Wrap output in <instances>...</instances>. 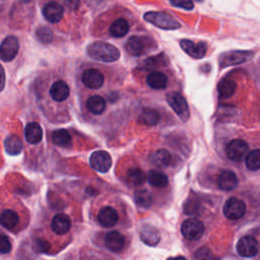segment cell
<instances>
[{
	"label": "cell",
	"mask_w": 260,
	"mask_h": 260,
	"mask_svg": "<svg viewBox=\"0 0 260 260\" xmlns=\"http://www.w3.org/2000/svg\"><path fill=\"white\" fill-rule=\"evenodd\" d=\"M196 1H198V2H199V1H202V0H196Z\"/></svg>",
	"instance_id": "cell-44"
},
{
	"label": "cell",
	"mask_w": 260,
	"mask_h": 260,
	"mask_svg": "<svg viewBox=\"0 0 260 260\" xmlns=\"http://www.w3.org/2000/svg\"><path fill=\"white\" fill-rule=\"evenodd\" d=\"M253 52L251 51H232L225 53L220 58V66L226 67L231 65H237L244 63L253 57Z\"/></svg>",
	"instance_id": "cell-11"
},
{
	"label": "cell",
	"mask_w": 260,
	"mask_h": 260,
	"mask_svg": "<svg viewBox=\"0 0 260 260\" xmlns=\"http://www.w3.org/2000/svg\"><path fill=\"white\" fill-rule=\"evenodd\" d=\"M140 238L141 240L149 245V246H154L156 245L159 240H160V236L159 233L156 229H154L151 225H143L140 230Z\"/></svg>",
	"instance_id": "cell-22"
},
{
	"label": "cell",
	"mask_w": 260,
	"mask_h": 260,
	"mask_svg": "<svg viewBox=\"0 0 260 260\" xmlns=\"http://www.w3.org/2000/svg\"><path fill=\"white\" fill-rule=\"evenodd\" d=\"M146 83L149 87L153 89H162L167 86L168 77L165 73L160 71H154L147 75Z\"/></svg>",
	"instance_id": "cell-23"
},
{
	"label": "cell",
	"mask_w": 260,
	"mask_h": 260,
	"mask_svg": "<svg viewBox=\"0 0 260 260\" xmlns=\"http://www.w3.org/2000/svg\"><path fill=\"white\" fill-rule=\"evenodd\" d=\"M36 36L38 38V40L43 43V44H49L52 42L53 40V32L52 30L47 27V26H42V27H39L36 31Z\"/></svg>",
	"instance_id": "cell-35"
},
{
	"label": "cell",
	"mask_w": 260,
	"mask_h": 260,
	"mask_svg": "<svg viewBox=\"0 0 260 260\" xmlns=\"http://www.w3.org/2000/svg\"><path fill=\"white\" fill-rule=\"evenodd\" d=\"M43 15L48 21L56 23L62 19L64 15V8L57 2H50L43 7Z\"/></svg>",
	"instance_id": "cell-14"
},
{
	"label": "cell",
	"mask_w": 260,
	"mask_h": 260,
	"mask_svg": "<svg viewBox=\"0 0 260 260\" xmlns=\"http://www.w3.org/2000/svg\"><path fill=\"white\" fill-rule=\"evenodd\" d=\"M25 140L30 144L39 143L43 138V130L39 123L29 122L24 127Z\"/></svg>",
	"instance_id": "cell-19"
},
{
	"label": "cell",
	"mask_w": 260,
	"mask_h": 260,
	"mask_svg": "<svg viewBox=\"0 0 260 260\" xmlns=\"http://www.w3.org/2000/svg\"><path fill=\"white\" fill-rule=\"evenodd\" d=\"M4 146L6 152L10 155L19 154L22 150V142L20 138L15 134H11L6 137L4 141Z\"/></svg>",
	"instance_id": "cell-29"
},
{
	"label": "cell",
	"mask_w": 260,
	"mask_h": 260,
	"mask_svg": "<svg viewBox=\"0 0 260 260\" xmlns=\"http://www.w3.org/2000/svg\"><path fill=\"white\" fill-rule=\"evenodd\" d=\"M130 28V24L127 19L120 17L114 20L109 28V32L113 38H123L125 37Z\"/></svg>",
	"instance_id": "cell-21"
},
{
	"label": "cell",
	"mask_w": 260,
	"mask_h": 260,
	"mask_svg": "<svg viewBox=\"0 0 260 260\" xmlns=\"http://www.w3.org/2000/svg\"><path fill=\"white\" fill-rule=\"evenodd\" d=\"M69 86L68 84L63 81V80H58L56 82H54L49 90V94L50 96L56 101V102H63L65 100H67V98L69 96Z\"/></svg>",
	"instance_id": "cell-18"
},
{
	"label": "cell",
	"mask_w": 260,
	"mask_h": 260,
	"mask_svg": "<svg viewBox=\"0 0 260 260\" xmlns=\"http://www.w3.org/2000/svg\"><path fill=\"white\" fill-rule=\"evenodd\" d=\"M90 167L100 173H107L112 166V157L105 150H96L89 157Z\"/></svg>",
	"instance_id": "cell-9"
},
{
	"label": "cell",
	"mask_w": 260,
	"mask_h": 260,
	"mask_svg": "<svg viewBox=\"0 0 260 260\" xmlns=\"http://www.w3.org/2000/svg\"><path fill=\"white\" fill-rule=\"evenodd\" d=\"M180 47L194 59H201L207 53V44L205 42L194 43L193 41L184 39L180 41Z\"/></svg>",
	"instance_id": "cell-10"
},
{
	"label": "cell",
	"mask_w": 260,
	"mask_h": 260,
	"mask_svg": "<svg viewBox=\"0 0 260 260\" xmlns=\"http://www.w3.org/2000/svg\"><path fill=\"white\" fill-rule=\"evenodd\" d=\"M19 49V43L16 37H6L0 45V59L4 62L12 61L17 55Z\"/></svg>",
	"instance_id": "cell-8"
},
{
	"label": "cell",
	"mask_w": 260,
	"mask_h": 260,
	"mask_svg": "<svg viewBox=\"0 0 260 260\" xmlns=\"http://www.w3.org/2000/svg\"><path fill=\"white\" fill-rule=\"evenodd\" d=\"M125 49L129 55L133 57H139L142 54H144L145 45L140 37L131 36L125 44Z\"/></svg>",
	"instance_id": "cell-20"
},
{
	"label": "cell",
	"mask_w": 260,
	"mask_h": 260,
	"mask_svg": "<svg viewBox=\"0 0 260 260\" xmlns=\"http://www.w3.org/2000/svg\"><path fill=\"white\" fill-rule=\"evenodd\" d=\"M125 244V239L122 234L117 231H112L108 233L105 237V246L108 250L114 253L120 252Z\"/></svg>",
	"instance_id": "cell-16"
},
{
	"label": "cell",
	"mask_w": 260,
	"mask_h": 260,
	"mask_svg": "<svg viewBox=\"0 0 260 260\" xmlns=\"http://www.w3.org/2000/svg\"><path fill=\"white\" fill-rule=\"evenodd\" d=\"M147 181L148 183L156 188H166L169 184V179L168 176L156 170H151L147 174Z\"/></svg>",
	"instance_id": "cell-28"
},
{
	"label": "cell",
	"mask_w": 260,
	"mask_h": 260,
	"mask_svg": "<svg viewBox=\"0 0 260 260\" xmlns=\"http://www.w3.org/2000/svg\"><path fill=\"white\" fill-rule=\"evenodd\" d=\"M248 143L245 140L239 138L230 141L225 147V153L228 157L233 161H241L248 154Z\"/></svg>",
	"instance_id": "cell-6"
},
{
	"label": "cell",
	"mask_w": 260,
	"mask_h": 260,
	"mask_svg": "<svg viewBox=\"0 0 260 260\" xmlns=\"http://www.w3.org/2000/svg\"><path fill=\"white\" fill-rule=\"evenodd\" d=\"M147 180V175L139 168H131L126 173V181L130 186H140Z\"/></svg>",
	"instance_id": "cell-25"
},
{
	"label": "cell",
	"mask_w": 260,
	"mask_h": 260,
	"mask_svg": "<svg viewBox=\"0 0 260 260\" xmlns=\"http://www.w3.org/2000/svg\"><path fill=\"white\" fill-rule=\"evenodd\" d=\"M259 251V243L252 236L242 237L237 244V252L245 258H252L257 255Z\"/></svg>",
	"instance_id": "cell-7"
},
{
	"label": "cell",
	"mask_w": 260,
	"mask_h": 260,
	"mask_svg": "<svg viewBox=\"0 0 260 260\" xmlns=\"http://www.w3.org/2000/svg\"><path fill=\"white\" fill-rule=\"evenodd\" d=\"M246 167L250 171L260 170V149L251 150L246 155Z\"/></svg>",
	"instance_id": "cell-34"
},
{
	"label": "cell",
	"mask_w": 260,
	"mask_h": 260,
	"mask_svg": "<svg viewBox=\"0 0 260 260\" xmlns=\"http://www.w3.org/2000/svg\"><path fill=\"white\" fill-rule=\"evenodd\" d=\"M86 52L91 59L102 62H115L120 58V51L118 48L102 41L91 43L87 47Z\"/></svg>",
	"instance_id": "cell-1"
},
{
	"label": "cell",
	"mask_w": 260,
	"mask_h": 260,
	"mask_svg": "<svg viewBox=\"0 0 260 260\" xmlns=\"http://www.w3.org/2000/svg\"><path fill=\"white\" fill-rule=\"evenodd\" d=\"M106 101L100 95H92L90 96L86 102V108L87 110L94 114V115H101L106 110Z\"/></svg>",
	"instance_id": "cell-30"
},
{
	"label": "cell",
	"mask_w": 260,
	"mask_h": 260,
	"mask_svg": "<svg viewBox=\"0 0 260 260\" xmlns=\"http://www.w3.org/2000/svg\"><path fill=\"white\" fill-rule=\"evenodd\" d=\"M172 6L183 8L185 10H193L194 4L192 0H169Z\"/></svg>",
	"instance_id": "cell-37"
},
{
	"label": "cell",
	"mask_w": 260,
	"mask_h": 260,
	"mask_svg": "<svg viewBox=\"0 0 260 260\" xmlns=\"http://www.w3.org/2000/svg\"><path fill=\"white\" fill-rule=\"evenodd\" d=\"M237 89V83L230 79L223 78L217 84V91L220 99H230Z\"/></svg>",
	"instance_id": "cell-27"
},
{
	"label": "cell",
	"mask_w": 260,
	"mask_h": 260,
	"mask_svg": "<svg viewBox=\"0 0 260 260\" xmlns=\"http://www.w3.org/2000/svg\"><path fill=\"white\" fill-rule=\"evenodd\" d=\"M167 260H186L184 257H181V256H178V257H174V258H169Z\"/></svg>",
	"instance_id": "cell-42"
},
{
	"label": "cell",
	"mask_w": 260,
	"mask_h": 260,
	"mask_svg": "<svg viewBox=\"0 0 260 260\" xmlns=\"http://www.w3.org/2000/svg\"><path fill=\"white\" fill-rule=\"evenodd\" d=\"M139 123L146 126H155L159 122V114L151 108H144L138 117Z\"/></svg>",
	"instance_id": "cell-26"
},
{
	"label": "cell",
	"mask_w": 260,
	"mask_h": 260,
	"mask_svg": "<svg viewBox=\"0 0 260 260\" xmlns=\"http://www.w3.org/2000/svg\"><path fill=\"white\" fill-rule=\"evenodd\" d=\"M118 219L119 215L117 210L111 206L103 207L98 213V221L105 228L114 226L118 222Z\"/></svg>",
	"instance_id": "cell-13"
},
{
	"label": "cell",
	"mask_w": 260,
	"mask_h": 260,
	"mask_svg": "<svg viewBox=\"0 0 260 260\" xmlns=\"http://www.w3.org/2000/svg\"><path fill=\"white\" fill-rule=\"evenodd\" d=\"M11 250V243L6 236L0 235V254H7Z\"/></svg>",
	"instance_id": "cell-38"
},
{
	"label": "cell",
	"mask_w": 260,
	"mask_h": 260,
	"mask_svg": "<svg viewBox=\"0 0 260 260\" xmlns=\"http://www.w3.org/2000/svg\"><path fill=\"white\" fill-rule=\"evenodd\" d=\"M149 160L152 165L159 167V168H166L168 167L172 161V155L167 149H158L150 154Z\"/></svg>",
	"instance_id": "cell-24"
},
{
	"label": "cell",
	"mask_w": 260,
	"mask_h": 260,
	"mask_svg": "<svg viewBox=\"0 0 260 260\" xmlns=\"http://www.w3.org/2000/svg\"><path fill=\"white\" fill-rule=\"evenodd\" d=\"M246 203L243 200L236 197H232L228 199L223 204L222 211L226 218L236 220L244 216V214L246 213Z\"/></svg>",
	"instance_id": "cell-5"
},
{
	"label": "cell",
	"mask_w": 260,
	"mask_h": 260,
	"mask_svg": "<svg viewBox=\"0 0 260 260\" xmlns=\"http://www.w3.org/2000/svg\"><path fill=\"white\" fill-rule=\"evenodd\" d=\"M21 2H24V3H26V2H29L30 0H20Z\"/></svg>",
	"instance_id": "cell-43"
},
{
	"label": "cell",
	"mask_w": 260,
	"mask_h": 260,
	"mask_svg": "<svg viewBox=\"0 0 260 260\" xmlns=\"http://www.w3.org/2000/svg\"><path fill=\"white\" fill-rule=\"evenodd\" d=\"M134 201L141 208H149L152 203V195L146 189H139L134 193Z\"/></svg>",
	"instance_id": "cell-32"
},
{
	"label": "cell",
	"mask_w": 260,
	"mask_h": 260,
	"mask_svg": "<svg viewBox=\"0 0 260 260\" xmlns=\"http://www.w3.org/2000/svg\"><path fill=\"white\" fill-rule=\"evenodd\" d=\"M239 180L237 175L230 170H223L220 172L217 178V185L223 191H231L238 186Z\"/></svg>",
	"instance_id": "cell-15"
},
{
	"label": "cell",
	"mask_w": 260,
	"mask_h": 260,
	"mask_svg": "<svg viewBox=\"0 0 260 260\" xmlns=\"http://www.w3.org/2000/svg\"><path fill=\"white\" fill-rule=\"evenodd\" d=\"M195 260H216V257L207 247H202L195 253Z\"/></svg>",
	"instance_id": "cell-36"
},
{
	"label": "cell",
	"mask_w": 260,
	"mask_h": 260,
	"mask_svg": "<svg viewBox=\"0 0 260 260\" xmlns=\"http://www.w3.org/2000/svg\"><path fill=\"white\" fill-rule=\"evenodd\" d=\"M52 141L54 144H56L58 146L67 147L71 144V136L67 130L58 129L53 132Z\"/></svg>",
	"instance_id": "cell-33"
},
{
	"label": "cell",
	"mask_w": 260,
	"mask_h": 260,
	"mask_svg": "<svg viewBox=\"0 0 260 260\" xmlns=\"http://www.w3.org/2000/svg\"><path fill=\"white\" fill-rule=\"evenodd\" d=\"M50 243L43 239H38L35 243V248L38 252H48L50 250Z\"/></svg>",
	"instance_id": "cell-39"
},
{
	"label": "cell",
	"mask_w": 260,
	"mask_h": 260,
	"mask_svg": "<svg viewBox=\"0 0 260 260\" xmlns=\"http://www.w3.org/2000/svg\"><path fill=\"white\" fill-rule=\"evenodd\" d=\"M18 222L19 218L17 213L11 209H6L2 211V213L0 214V223L5 229L11 230L15 228L18 224Z\"/></svg>",
	"instance_id": "cell-31"
},
{
	"label": "cell",
	"mask_w": 260,
	"mask_h": 260,
	"mask_svg": "<svg viewBox=\"0 0 260 260\" xmlns=\"http://www.w3.org/2000/svg\"><path fill=\"white\" fill-rule=\"evenodd\" d=\"M51 228L56 235H59V236L65 235L69 232L71 228V220L66 214L58 213L52 219Z\"/></svg>",
	"instance_id": "cell-17"
},
{
	"label": "cell",
	"mask_w": 260,
	"mask_h": 260,
	"mask_svg": "<svg viewBox=\"0 0 260 260\" xmlns=\"http://www.w3.org/2000/svg\"><path fill=\"white\" fill-rule=\"evenodd\" d=\"M4 86H5V72L2 65L0 64V91L4 88Z\"/></svg>",
	"instance_id": "cell-41"
},
{
	"label": "cell",
	"mask_w": 260,
	"mask_h": 260,
	"mask_svg": "<svg viewBox=\"0 0 260 260\" xmlns=\"http://www.w3.org/2000/svg\"><path fill=\"white\" fill-rule=\"evenodd\" d=\"M143 18L161 29H178L181 27V23L167 12L148 11L143 14Z\"/></svg>",
	"instance_id": "cell-2"
},
{
	"label": "cell",
	"mask_w": 260,
	"mask_h": 260,
	"mask_svg": "<svg viewBox=\"0 0 260 260\" xmlns=\"http://www.w3.org/2000/svg\"><path fill=\"white\" fill-rule=\"evenodd\" d=\"M205 232L204 224L201 220L191 217L183 221L181 225V233L183 237L188 241H197L199 240Z\"/></svg>",
	"instance_id": "cell-4"
},
{
	"label": "cell",
	"mask_w": 260,
	"mask_h": 260,
	"mask_svg": "<svg viewBox=\"0 0 260 260\" xmlns=\"http://www.w3.org/2000/svg\"><path fill=\"white\" fill-rule=\"evenodd\" d=\"M166 99H167V102L170 105V107L177 114V116L183 122L188 121V119L190 117V111H189V107H188V104H187L185 98L177 91H171V92L167 93Z\"/></svg>",
	"instance_id": "cell-3"
},
{
	"label": "cell",
	"mask_w": 260,
	"mask_h": 260,
	"mask_svg": "<svg viewBox=\"0 0 260 260\" xmlns=\"http://www.w3.org/2000/svg\"><path fill=\"white\" fill-rule=\"evenodd\" d=\"M66 6L69 8L71 11H75L79 7L80 0H65Z\"/></svg>",
	"instance_id": "cell-40"
},
{
	"label": "cell",
	"mask_w": 260,
	"mask_h": 260,
	"mask_svg": "<svg viewBox=\"0 0 260 260\" xmlns=\"http://www.w3.org/2000/svg\"><path fill=\"white\" fill-rule=\"evenodd\" d=\"M82 82L83 84L91 89H96L103 86L104 82H105V76L104 74L95 69V68H89L86 69L83 73H82Z\"/></svg>",
	"instance_id": "cell-12"
}]
</instances>
